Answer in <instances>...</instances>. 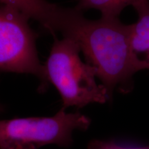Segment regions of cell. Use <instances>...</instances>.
I'll return each mask as SVG.
<instances>
[{
	"instance_id": "obj_2",
	"label": "cell",
	"mask_w": 149,
	"mask_h": 149,
	"mask_svg": "<svg viewBox=\"0 0 149 149\" xmlns=\"http://www.w3.org/2000/svg\"><path fill=\"white\" fill-rule=\"evenodd\" d=\"M80 52L73 40L55 39L44 65L48 81L60 94L62 109H80L90 104L110 101L105 87L97 83L95 70L81 60Z\"/></svg>"
},
{
	"instance_id": "obj_8",
	"label": "cell",
	"mask_w": 149,
	"mask_h": 149,
	"mask_svg": "<svg viewBox=\"0 0 149 149\" xmlns=\"http://www.w3.org/2000/svg\"><path fill=\"white\" fill-rule=\"evenodd\" d=\"M88 149H149V145L145 146H128L118 144L112 141L93 139L89 142Z\"/></svg>"
},
{
	"instance_id": "obj_6",
	"label": "cell",
	"mask_w": 149,
	"mask_h": 149,
	"mask_svg": "<svg viewBox=\"0 0 149 149\" xmlns=\"http://www.w3.org/2000/svg\"><path fill=\"white\" fill-rule=\"evenodd\" d=\"M0 4L20 10L53 35L59 33L61 22L68 9L47 0H0Z\"/></svg>"
},
{
	"instance_id": "obj_4",
	"label": "cell",
	"mask_w": 149,
	"mask_h": 149,
	"mask_svg": "<svg viewBox=\"0 0 149 149\" xmlns=\"http://www.w3.org/2000/svg\"><path fill=\"white\" fill-rule=\"evenodd\" d=\"M30 18L17 9L0 4V70L36 76L43 88L49 84L36 48L37 35Z\"/></svg>"
},
{
	"instance_id": "obj_5",
	"label": "cell",
	"mask_w": 149,
	"mask_h": 149,
	"mask_svg": "<svg viewBox=\"0 0 149 149\" xmlns=\"http://www.w3.org/2000/svg\"><path fill=\"white\" fill-rule=\"evenodd\" d=\"M133 6L138 19L130 24V58L137 72L149 70V0H138Z\"/></svg>"
},
{
	"instance_id": "obj_7",
	"label": "cell",
	"mask_w": 149,
	"mask_h": 149,
	"mask_svg": "<svg viewBox=\"0 0 149 149\" xmlns=\"http://www.w3.org/2000/svg\"><path fill=\"white\" fill-rule=\"evenodd\" d=\"M137 1L138 0H78L74 8L82 13L89 9H96L101 12L103 17L119 18L126 6H133Z\"/></svg>"
},
{
	"instance_id": "obj_1",
	"label": "cell",
	"mask_w": 149,
	"mask_h": 149,
	"mask_svg": "<svg viewBox=\"0 0 149 149\" xmlns=\"http://www.w3.org/2000/svg\"><path fill=\"white\" fill-rule=\"evenodd\" d=\"M61 34L79 46L86 61L95 70L97 77L107 89L109 100L115 91L128 94L134 88V68L129 52L130 25L119 18L102 16L88 19L71 8Z\"/></svg>"
},
{
	"instance_id": "obj_9",
	"label": "cell",
	"mask_w": 149,
	"mask_h": 149,
	"mask_svg": "<svg viewBox=\"0 0 149 149\" xmlns=\"http://www.w3.org/2000/svg\"><path fill=\"white\" fill-rule=\"evenodd\" d=\"M1 105H0V111H1Z\"/></svg>"
},
{
	"instance_id": "obj_3",
	"label": "cell",
	"mask_w": 149,
	"mask_h": 149,
	"mask_svg": "<svg viewBox=\"0 0 149 149\" xmlns=\"http://www.w3.org/2000/svg\"><path fill=\"white\" fill-rule=\"evenodd\" d=\"M91 120L79 112L61 109L55 115L0 120V149H40L47 145L69 147L74 132L84 131Z\"/></svg>"
}]
</instances>
